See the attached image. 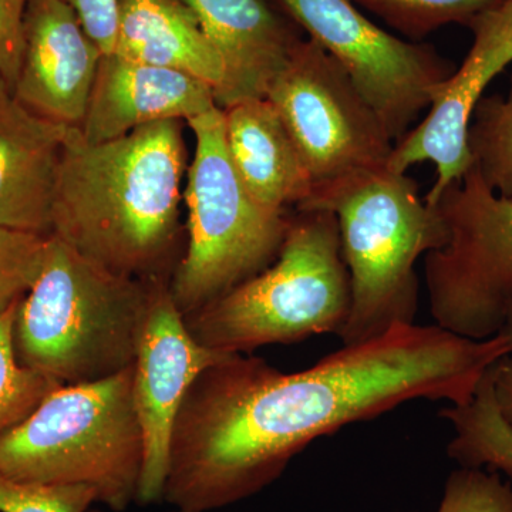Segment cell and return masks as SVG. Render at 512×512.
<instances>
[{"label": "cell", "instance_id": "9a60e30c", "mask_svg": "<svg viewBox=\"0 0 512 512\" xmlns=\"http://www.w3.org/2000/svg\"><path fill=\"white\" fill-rule=\"evenodd\" d=\"M224 67L214 93L221 110L241 101L266 99L302 39L293 35L266 0H183Z\"/></svg>", "mask_w": 512, "mask_h": 512}, {"label": "cell", "instance_id": "5b68a950", "mask_svg": "<svg viewBox=\"0 0 512 512\" xmlns=\"http://www.w3.org/2000/svg\"><path fill=\"white\" fill-rule=\"evenodd\" d=\"M143 434L133 365L97 382L63 384L0 437V471L46 485H86L97 503L124 512L137 503Z\"/></svg>", "mask_w": 512, "mask_h": 512}, {"label": "cell", "instance_id": "30bf717a", "mask_svg": "<svg viewBox=\"0 0 512 512\" xmlns=\"http://www.w3.org/2000/svg\"><path fill=\"white\" fill-rule=\"evenodd\" d=\"M278 2L348 73L394 144L412 130L437 87L456 70L433 47L379 28L352 0Z\"/></svg>", "mask_w": 512, "mask_h": 512}, {"label": "cell", "instance_id": "7a4b0ae2", "mask_svg": "<svg viewBox=\"0 0 512 512\" xmlns=\"http://www.w3.org/2000/svg\"><path fill=\"white\" fill-rule=\"evenodd\" d=\"M187 150L178 120L106 143L70 127L60 157L52 234L111 274L173 278L183 255L180 204Z\"/></svg>", "mask_w": 512, "mask_h": 512}, {"label": "cell", "instance_id": "7c38bea8", "mask_svg": "<svg viewBox=\"0 0 512 512\" xmlns=\"http://www.w3.org/2000/svg\"><path fill=\"white\" fill-rule=\"evenodd\" d=\"M473 46L454 73L437 87L424 120L394 144L387 168L406 173L414 164L436 165L437 180L424 201L433 205L473 164L468 128L488 84L512 63V2L504 0L468 25Z\"/></svg>", "mask_w": 512, "mask_h": 512}, {"label": "cell", "instance_id": "8fae6325", "mask_svg": "<svg viewBox=\"0 0 512 512\" xmlns=\"http://www.w3.org/2000/svg\"><path fill=\"white\" fill-rule=\"evenodd\" d=\"M170 279L148 281V299L133 362V400L143 434L144 460L137 504L163 501L171 436L192 383L234 353L202 346L188 329Z\"/></svg>", "mask_w": 512, "mask_h": 512}, {"label": "cell", "instance_id": "cb8c5ba5", "mask_svg": "<svg viewBox=\"0 0 512 512\" xmlns=\"http://www.w3.org/2000/svg\"><path fill=\"white\" fill-rule=\"evenodd\" d=\"M96 503L86 485L23 483L0 471V512H89Z\"/></svg>", "mask_w": 512, "mask_h": 512}, {"label": "cell", "instance_id": "ba28073f", "mask_svg": "<svg viewBox=\"0 0 512 512\" xmlns=\"http://www.w3.org/2000/svg\"><path fill=\"white\" fill-rule=\"evenodd\" d=\"M429 207L447 231L424 259L430 315L460 338H495L512 312V200L491 190L471 164Z\"/></svg>", "mask_w": 512, "mask_h": 512}, {"label": "cell", "instance_id": "4316f807", "mask_svg": "<svg viewBox=\"0 0 512 512\" xmlns=\"http://www.w3.org/2000/svg\"><path fill=\"white\" fill-rule=\"evenodd\" d=\"M79 16L87 35L100 47L103 55L116 49L119 33L120 0H64Z\"/></svg>", "mask_w": 512, "mask_h": 512}, {"label": "cell", "instance_id": "e0dca14e", "mask_svg": "<svg viewBox=\"0 0 512 512\" xmlns=\"http://www.w3.org/2000/svg\"><path fill=\"white\" fill-rule=\"evenodd\" d=\"M222 111L229 157L249 194L279 211L308 200L311 174L274 104L252 99Z\"/></svg>", "mask_w": 512, "mask_h": 512}, {"label": "cell", "instance_id": "5bb4252c", "mask_svg": "<svg viewBox=\"0 0 512 512\" xmlns=\"http://www.w3.org/2000/svg\"><path fill=\"white\" fill-rule=\"evenodd\" d=\"M214 90L190 74L103 55L79 126L87 143L116 140L165 120H188L215 109Z\"/></svg>", "mask_w": 512, "mask_h": 512}, {"label": "cell", "instance_id": "4dcf8cb0", "mask_svg": "<svg viewBox=\"0 0 512 512\" xmlns=\"http://www.w3.org/2000/svg\"><path fill=\"white\" fill-rule=\"evenodd\" d=\"M89 512H103V511H100V510H90Z\"/></svg>", "mask_w": 512, "mask_h": 512}, {"label": "cell", "instance_id": "8992f818", "mask_svg": "<svg viewBox=\"0 0 512 512\" xmlns=\"http://www.w3.org/2000/svg\"><path fill=\"white\" fill-rule=\"evenodd\" d=\"M352 306L338 220L296 210L268 268L187 316L197 342L224 353H252L323 333H338Z\"/></svg>", "mask_w": 512, "mask_h": 512}, {"label": "cell", "instance_id": "7402d4cb", "mask_svg": "<svg viewBox=\"0 0 512 512\" xmlns=\"http://www.w3.org/2000/svg\"><path fill=\"white\" fill-rule=\"evenodd\" d=\"M383 19L390 28L414 40L447 25H470L477 16L504 0H352Z\"/></svg>", "mask_w": 512, "mask_h": 512}, {"label": "cell", "instance_id": "6da1fadb", "mask_svg": "<svg viewBox=\"0 0 512 512\" xmlns=\"http://www.w3.org/2000/svg\"><path fill=\"white\" fill-rule=\"evenodd\" d=\"M507 355L504 333L471 340L416 323L343 345L302 372L234 353L197 377L178 410L163 501L194 512L241 503L342 427L413 400L470 402Z\"/></svg>", "mask_w": 512, "mask_h": 512}, {"label": "cell", "instance_id": "3957f363", "mask_svg": "<svg viewBox=\"0 0 512 512\" xmlns=\"http://www.w3.org/2000/svg\"><path fill=\"white\" fill-rule=\"evenodd\" d=\"M296 210L329 211L338 220L352 289L349 318L338 333L343 345L413 325L420 291L414 266L447 238L413 178L387 167L357 171L316 185Z\"/></svg>", "mask_w": 512, "mask_h": 512}, {"label": "cell", "instance_id": "f1b7e54d", "mask_svg": "<svg viewBox=\"0 0 512 512\" xmlns=\"http://www.w3.org/2000/svg\"><path fill=\"white\" fill-rule=\"evenodd\" d=\"M505 336H507L508 339H510V342L512 343V312L510 313V316H508L507 323H505L503 332Z\"/></svg>", "mask_w": 512, "mask_h": 512}, {"label": "cell", "instance_id": "9c48e42d", "mask_svg": "<svg viewBox=\"0 0 512 512\" xmlns=\"http://www.w3.org/2000/svg\"><path fill=\"white\" fill-rule=\"evenodd\" d=\"M266 99L288 128L313 187L387 167L392 138L348 73L313 40L296 46Z\"/></svg>", "mask_w": 512, "mask_h": 512}, {"label": "cell", "instance_id": "277c9868", "mask_svg": "<svg viewBox=\"0 0 512 512\" xmlns=\"http://www.w3.org/2000/svg\"><path fill=\"white\" fill-rule=\"evenodd\" d=\"M147 299L148 281L111 274L49 235L16 308L19 360L60 384L117 375L133 365Z\"/></svg>", "mask_w": 512, "mask_h": 512}, {"label": "cell", "instance_id": "484cf974", "mask_svg": "<svg viewBox=\"0 0 512 512\" xmlns=\"http://www.w3.org/2000/svg\"><path fill=\"white\" fill-rule=\"evenodd\" d=\"M29 0H0V80L13 92L23 52V23Z\"/></svg>", "mask_w": 512, "mask_h": 512}, {"label": "cell", "instance_id": "ac0fdd59", "mask_svg": "<svg viewBox=\"0 0 512 512\" xmlns=\"http://www.w3.org/2000/svg\"><path fill=\"white\" fill-rule=\"evenodd\" d=\"M114 53L190 74L210 84L214 93L224 79L220 57L183 0H120Z\"/></svg>", "mask_w": 512, "mask_h": 512}, {"label": "cell", "instance_id": "ffe728a7", "mask_svg": "<svg viewBox=\"0 0 512 512\" xmlns=\"http://www.w3.org/2000/svg\"><path fill=\"white\" fill-rule=\"evenodd\" d=\"M467 146L485 184L512 200V74L507 97H483L478 103Z\"/></svg>", "mask_w": 512, "mask_h": 512}, {"label": "cell", "instance_id": "2e32d148", "mask_svg": "<svg viewBox=\"0 0 512 512\" xmlns=\"http://www.w3.org/2000/svg\"><path fill=\"white\" fill-rule=\"evenodd\" d=\"M69 128L33 113L0 80V227L52 234L57 173Z\"/></svg>", "mask_w": 512, "mask_h": 512}, {"label": "cell", "instance_id": "d4e9b609", "mask_svg": "<svg viewBox=\"0 0 512 512\" xmlns=\"http://www.w3.org/2000/svg\"><path fill=\"white\" fill-rule=\"evenodd\" d=\"M437 512H512V488L497 473L461 467L444 485Z\"/></svg>", "mask_w": 512, "mask_h": 512}, {"label": "cell", "instance_id": "4fadbf2b", "mask_svg": "<svg viewBox=\"0 0 512 512\" xmlns=\"http://www.w3.org/2000/svg\"><path fill=\"white\" fill-rule=\"evenodd\" d=\"M101 57L100 47L64 0H29L13 94L33 113L79 127Z\"/></svg>", "mask_w": 512, "mask_h": 512}, {"label": "cell", "instance_id": "d6986e66", "mask_svg": "<svg viewBox=\"0 0 512 512\" xmlns=\"http://www.w3.org/2000/svg\"><path fill=\"white\" fill-rule=\"evenodd\" d=\"M493 366L470 402L451 404L440 416L454 429V439L447 447L451 460L461 467L503 471L512 483V429L495 400Z\"/></svg>", "mask_w": 512, "mask_h": 512}, {"label": "cell", "instance_id": "603a6c76", "mask_svg": "<svg viewBox=\"0 0 512 512\" xmlns=\"http://www.w3.org/2000/svg\"><path fill=\"white\" fill-rule=\"evenodd\" d=\"M46 239L32 232L0 227V313L22 299L35 282Z\"/></svg>", "mask_w": 512, "mask_h": 512}, {"label": "cell", "instance_id": "44dd1931", "mask_svg": "<svg viewBox=\"0 0 512 512\" xmlns=\"http://www.w3.org/2000/svg\"><path fill=\"white\" fill-rule=\"evenodd\" d=\"M19 301L0 313V437L22 423L47 394L63 386L20 362L13 336Z\"/></svg>", "mask_w": 512, "mask_h": 512}, {"label": "cell", "instance_id": "52a82bcc", "mask_svg": "<svg viewBox=\"0 0 512 512\" xmlns=\"http://www.w3.org/2000/svg\"><path fill=\"white\" fill-rule=\"evenodd\" d=\"M187 124L195 137L184 191L188 239L170 282L185 318L268 268L291 220L288 211L265 207L242 184L229 157L220 107Z\"/></svg>", "mask_w": 512, "mask_h": 512}, {"label": "cell", "instance_id": "1f68e13d", "mask_svg": "<svg viewBox=\"0 0 512 512\" xmlns=\"http://www.w3.org/2000/svg\"><path fill=\"white\" fill-rule=\"evenodd\" d=\"M508 2H512V0H508Z\"/></svg>", "mask_w": 512, "mask_h": 512}, {"label": "cell", "instance_id": "83f0119b", "mask_svg": "<svg viewBox=\"0 0 512 512\" xmlns=\"http://www.w3.org/2000/svg\"><path fill=\"white\" fill-rule=\"evenodd\" d=\"M493 380L498 409L512 429V355L504 356L495 363Z\"/></svg>", "mask_w": 512, "mask_h": 512}, {"label": "cell", "instance_id": "f546056e", "mask_svg": "<svg viewBox=\"0 0 512 512\" xmlns=\"http://www.w3.org/2000/svg\"><path fill=\"white\" fill-rule=\"evenodd\" d=\"M170 512H194V511L180 510V508H174V511H170Z\"/></svg>", "mask_w": 512, "mask_h": 512}]
</instances>
